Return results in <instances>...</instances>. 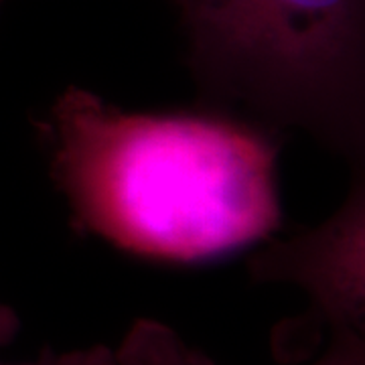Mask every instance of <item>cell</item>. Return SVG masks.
Listing matches in <instances>:
<instances>
[{
  "instance_id": "3",
  "label": "cell",
  "mask_w": 365,
  "mask_h": 365,
  "mask_svg": "<svg viewBox=\"0 0 365 365\" xmlns=\"http://www.w3.org/2000/svg\"><path fill=\"white\" fill-rule=\"evenodd\" d=\"M248 268L254 282L299 288L327 343L365 355V173L327 220L264 246Z\"/></svg>"
},
{
  "instance_id": "1",
  "label": "cell",
  "mask_w": 365,
  "mask_h": 365,
  "mask_svg": "<svg viewBox=\"0 0 365 365\" xmlns=\"http://www.w3.org/2000/svg\"><path fill=\"white\" fill-rule=\"evenodd\" d=\"M79 235L165 264H207L280 227L278 130L227 110L126 112L67 88L39 122Z\"/></svg>"
},
{
  "instance_id": "2",
  "label": "cell",
  "mask_w": 365,
  "mask_h": 365,
  "mask_svg": "<svg viewBox=\"0 0 365 365\" xmlns=\"http://www.w3.org/2000/svg\"><path fill=\"white\" fill-rule=\"evenodd\" d=\"M209 108L299 130L365 173V0H170Z\"/></svg>"
},
{
  "instance_id": "7",
  "label": "cell",
  "mask_w": 365,
  "mask_h": 365,
  "mask_svg": "<svg viewBox=\"0 0 365 365\" xmlns=\"http://www.w3.org/2000/svg\"><path fill=\"white\" fill-rule=\"evenodd\" d=\"M4 2H6V0H0V11H2V4H4Z\"/></svg>"
},
{
  "instance_id": "5",
  "label": "cell",
  "mask_w": 365,
  "mask_h": 365,
  "mask_svg": "<svg viewBox=\"0 0 365 365\" xmlns=\"http://www.w3.org/2000/svg\"><path fill=\"white\" fill-rule=\"evenodd\" d=\"M0 365H13L2 364ZM19 365H120L118 355L114 349L108 345H90L81 349H69V351H51L49 347L43 349L41 357L33 364H19Z\"/></svg>"
},
{
  "instance_id": "6",
  "label": "cell",
  "mask_w": 365,
  "mask_h": 365,
  "mask_svg": "<svg viewBox=\"0 0 365 365\" xmlns=\"http://www.w3.org/2000/svg\"><path fill=\"white\" fill-rule=\"evenodd\" d=\"M19 317L11 307L0 304V347L9 345L14 339V335L19 333Z\"/></svg>"
},
{
  "instance_id": "4",
  "label": "cell",
  "mask_w": 365,
  "mask_h": 365,
  "mask_svg": "<svg viewBox=\"0 0 365 365\" xmlns=\"http://www.w3.org/2000/svg\"><path fill=\"white\" fill-rule=\"evenodd\" d=\"M120 365H220L207 353L185 341L155 319H136L116 349ZM311 365H365L364 353L327 343L325 351Z\"/></svg>"
}]
</instances>
